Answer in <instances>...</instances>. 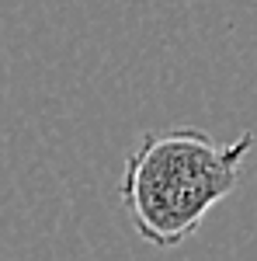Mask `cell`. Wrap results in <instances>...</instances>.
<instances>
[{
    "mask_svg": "<svg viewBox=\"0 0 257 261\" xmlns=\"http://www.w3.org/2000/svg\"><path fill=\"white\" fill-rule=\"evenodd\" d=\"M254 133L219 143L205 129L174 125L142 133L122 171L119 199L136 233L153 247H178L237 192Z\"/></svg>",
    "mask_w": 257,
    "mask_h": 261,
    "instance_id": "cell-1",
    "label": "cell"
}]
</instances>
